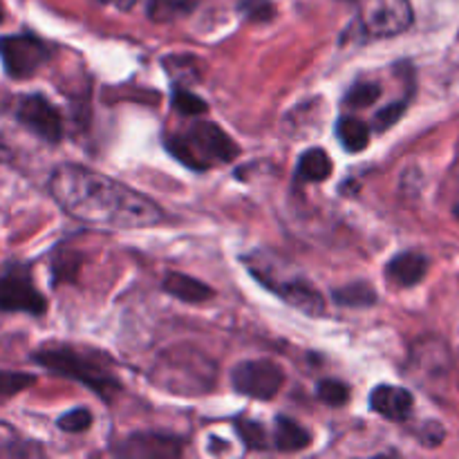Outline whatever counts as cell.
<instances>
[{
    "label": "cell",
    "instance_id": "cell-6",
    "mask_svg": "<svg viewBox=\"0 0 459 459\" xmlns=\"http://www.w3.org/2000/svg\"><path fill=\"white\" fill-rule=\"evenodd\" d=\"M359 21L372 39L399 36L412 25L411 0H361Z\"/></svg>",
    "mask_w": 459,
    "mask_h": 459
},
{
    "label": "cell",
    "instance_id": "cell-23",
    "mask_svg": "<svg viewBox=\"0 0 459 459\" xmlns=\"http://www.w3.org/2000/svg\"><path fill=\"white\" fill-rule=\"evenodd\" d=\"M381 97L379 83H357L348 94H345V106L368 108Z\"/></svg>",
    "mask_w": 459,
    "mask_h": 459
},
{
    "label": "cell",
    "instance_id": "cell-34",
    "mask_svg": "<svg viewBox=\"0 0 459 459\" xmlns=\"http://www.w3.org/2000/svg\"><path fill=\"white\" fill-rule=\"evenodd\" d=\"M455 215H457V218H459V206H457V209H455Z\"/></svg>",
    "mask_w": 459,
    "mask_h": 459
},
{
    "label": "cell",
    "instance_id": "cell-22",
    "mask_svg": "<svg viewBox=\"0 0 459 459\" xmlns=\"http://www.w3.org/2000/svg\"><path fill=\"white\" fill-rule=\"evenodd\" d=\"M173 108L184 117H200L209 110V106H206V103L202 101L197 94L188 92V90H184V88H175Z\"/></svg>",
    "mask_w": 459,
    "mask_h": 459
},
{
    "label": "cell",
    "instance_id": "cell-10",
    "mask_svg": "<svg viewBox=\"0 0 459 459\" xmlns=\"http://www.w3.org/2000/svg\"><path fill=\"white\" fill-rule=\"evenodd\" d=\"M16 117L25 128H30L31 133L39 134L45 142H61V112H58L56 106H54L52 101H48L43 94H27V97H21V101H18L16 106Z\"/></svg>",
    "mask_w": 459,
    "mask_h": 459
},
{
    "label": "cell",
    "instance_id": "cell-31",
    "mask_svg": "<svg viewBox=\"0 0 459 459\" xmlns=\"http://www.w3.org/2000/svg\"><path fill=\"white\" fill-rule=\"evenodd\" d=\"M13 160V148L12 143L7 142L3 133H0V164H7V161Z\"/></svg>",
    "mask_w": 459,
    "mask_h": 459
},
{
    "label": "cell",
    "instance_id": "cell-29",
    "mask_svg": "<svg viewBox=\"0 0 459 459\" xmlns=\"http://www.w3.org/2000/svg\"><path fill=\"white\" fill-rule=\"evenodd\" d=\"M79 255L76 258H72V254H65L63 258H56L54 260V278H56V282H72L74 281L76 272H79Z\"/></svg>",
    "mask_w": 459,
    "mask_h": 459
},
{
    "label": "cell",
    "instance_id": "cell-9",
    "mask_svg": "<svg viewBox=\"0 0 459 459\" xmlns=\"http://www.w3.org/2000/svg\"><path fill=\"white\" fill-rule=\"evenodd\" d=\"M231 381L236 393L251 399H273L281 393L285 375L272 361H245L236 366Z\"/></svg>",
    "mask_w": 459,
    "mask_h": 459
},
{
    "label": "cell",
    "instance_id": "cell-16",
    "mask_svg": "<svg viewBox=\"0 0 459 459\" xmlns=\"http://www.w3.org/2000/svg\"><path fill=\"white\" fill-rule=\"evenodd\" d=\"M332 175V160L323 148H309L299 161L300 182H323Z\"/></svg>",
    "mask_w": 459,
    "mask_h": 459
},
{
    "label": "cell",
    "instance_id": "cell-33",
    "mask_svg": "<svg viewBox=\"0 0 459 459\" xmlns=\"http://www.w3.org/2000/svg\"><path fill=\"white\" fill-rule=\"evenodd\" d=\"M4 21V9H3V0H0V22Z\"/></svg>",
    "mask_w": 459,
    "mask_h": 459
},
{
    "label": "cell",
    "instance_id": "cell-2",
    "mask_svg": "<svg viewBox=\"0 0 459 459\" xmlns=\"http://www.w3.org/2000/svg\"><path fill=\"white\" fill-rule=\"evenodd\" d=\"M175 160L193 170H206L215 164L233 161L240 152L231 137L211 121H195L186 134H175L166 142Z\"/></svg>",
    "mask_w": 459,
    "mask_h": 459
},
{
    "label": "cell",
    "instance_id": "cell-17",
    "mask_svg": "<svg viewBox=\"0 0 459 459\" xmlns=\"http://www.w3.org/2000/svg\"><path fill=\"white\" fill-rule=\"evenodd\" d=\"M202 0H148V18L155 22H173L195 12Z\"/></svg>",
    "mask_w": 459,
    "mask_h": 459
},
{
    "label": "cell",
    "instance_id": "cell-21",
    "mask_svg": "<svg viewBox=\"0 0 459 459\" xmlns=\"http://www.w3.org/2000/svg\"><path fill=\"white\" fill-rule=\"evenodd\" d=\"M238 435L242 437L247 448H254V451H263V448L269 446L267 442V430H264L263 424L254 420H240L236 424Z\"/></svg>",
    "mask_w": 459,
    "mask_h": 459
},
{
    "label": "cell",
    "instance_id": "cell-3",
    "mask_svg": "<svg viewBox=\"0 0 459 459\" xmlns=\"http://www.w3.org/2000/svg\"><path fill=\"white\" fill-rule=\"evenodd\" d=\"M34 361L52 375L81 381L106 402H112L121 390L115 375L94 354L76 352L72 348H48L36 352Z\"/></svg>",
    "mask_w": 459,
    "mask_h": 459
},
{
    "label": "cell",
    "instance_id": "cell-28",
    "mask_svg": "<svg viewBox=\"0 0 459 459\" xmlns=\"http://www.w3.org/2000/svg\"><path fill=\"white\" fill-rule=\"evenodd\" d=\"M242 12L247 13L249 21L263 22L272 21L276 9H273V4L269 3V0H242Z\"/></svg>",
    "mask_w": 459,
    "mask_h": 459
},
{
    "label": "cell",
    "instance_id": "cell-25",
    "mask_svg": "<svg viewBox=\"0 0 459 459\" xmlns=\"http://www.w3.org/2000/svg\"><path fill=\"white\" fill-rule=\"evenodd\" d=\"M34 384L31 375H21V372H0V397H12V394L22 393Z\"/></svg>",
    "mask_w": 459,
    "mask_h": 459
},
{
    "label": "cell",
    "instance_id": "cell-30",
    "mask_svg": "<svg viewBox=\"0 0 459 459\" xmlns=\"http://www.w3.org/2000/svg\"><path fill=\"white\" fill-rule=\"evenodd\" d=\"M444 439V429L437 421H429L424 426V433H421V444H429V446H437Z\"/></svg>",
    "mask_w": 459,
    "mask_h": 459
},
{
    "label": "cell",
    "instance_id": "cell-18",
    "mask_svg": "<svg viewBox=\"0 0 459 459\" xmlns=\"http://www.w3.org/2000/svg\"><path fill=\"white\" fill-rule=\"evenodd\" d=\"M336 134H339V142L343 143L345 151L350 152L366 151L368 143H370V128L361 119H354V117H343L336 124Z\"/></svg>",
    "mask_w": 459,
    "mask_h": 459
},
{
    "label": "cell",
    "instance_id": "cell-11",
    "mask_svg": "<svg viewBox=\"0 0 459 459\" xmlns=\"http://www.w3.org/2000/svg\"><path fill=\"white\" fill-rule=\"evenodd\" d=\"M412 394L399 385H377L370 394V411L390 421H406L412 415Z\"/></svg>",
    "mask_w": 459,
    "mask_h": 459
},
{
    "label": "cell",
    "instance_id": "cell-19",
    "mask_svg": "<svg viewBox=\"0 0 459 459\" xmlns=\"http://www.w3.org/2000/svg\"><path fill=\"white\" fill-rule=\"evenodd\" d=\"M164 67L170 76L175 79V83H195L202 76V61L195 56H179V54H173V56L164 58Z\"/></svg>",
    "mask_w": 459,
    "mask_h": 459
},
{
    "label": "cell",
    "instance_id": "cell-13",
    "mask_svg": "<svg viewBox=\"0 0 459 459\" xmlns=\"http://www.w3.org/2000/svg\"><path fill=\"white\" fill-rule=\"evenodd\" d=\"M121 453L128 457H175L179 455V442L164 435H133L124 442Z\"/></svg>",
    "mask_w": 459,
    "mask_h": 459
},
{
    "label": "cell",
    "instance_id": "cell-1",
    "mask_svg": "<svg viewBox=\"0 0 459 459\" xmlns=\"http://www.w3.org/2000/svg\"><path fill=\"white\" fill-rule=\"evenodd\" d=\"M49 195L70 218L88 227L121 231L155 227L164 220V211L151 197L79 164H61L54 170Z\"/></svg>",
    "mask_w": 459,
    "mask_h": 459
},
{
    "label": "cell",
    "instance_id": "cell-32",
    "mask_svg": "<svg viewBox=\"0 0 459 459\" xmlns=\"http://www.w3.org/2000/svg\"><path fill=\"white\" fill-rule=\"evenodd\" d=\"M99 3H103V4H112V7L124 9V12H128V9H133L134 4H137V0H99Z\"/></svg>",
    "mask_w": 459,
    "mask_h": 459
},
{
    "label": "cell",
    "instance_id": "cell-8",
    "mask_svg": "<svg viewBox=\"0 0 459 459\" xmlns=\"http://www.w3.org/2000/svg\"><path fill=\"white\" fill-rule=\"evenodd\" d=\"M0 312H25L31 316L48 312V300L34 287L27 269L12 267L0 276Z\"/></svg>",
    "mask_w": 459,
    "mask_h": 459
},
{
    "label": "cell",
    "instance_id": "cell-4",
    "mask_svg": "<svg viewBox=\"0 0 459 459\" xmlns=\"http://www.w3.org/2000/svg\"><path fill=\"white\" fill-rule=\"evenodd\" d=\"M155 381H160L169 393L202 394L213 388L215 366L209 359L202 357L197 350H193V352L170 350L157 363Z\"/></svg>",
    "mask_w": 459,
    "mask_h": 459
},
{
    "label": "cell",
    "instance_id": "cell-15",
    "mask_svg": "<svg viewBox=\"0 0 459 459\" xmlns=\"http://www.w3.org/2000/svg\"><path fill=\"white\" fill-rule=\"evenodd\" d=\"M273 444L278 451L294 453L307 448L312 444V435L299 421L290 420V417H278L276 426H273Z\"/></svg>",
    "mask_w": 459,
    "mask_h": 459
},
{
    "label": "cell",
    "instance_id": "cell-12",
    "mask_svg": "<svg viewBox=\"0 0 459 459\" xmlns=\"http://www.w3.org/2000/svg\"><path fill=\"white\" fill-rule=\"evenodd\" d=\"M426 272H429V258L424 254H417V251H403V254L394 255L385 267V276L397 287L420 285Z\"/></svg>",
    "mask_w": 459,
    "mask_h": 459
},
{
    "label": "cell",
    "instance_id": "cell-7",
    "mask_svg": "<svg viewBox=\"0 0 459 459\" xmlns=\"http://www.w3.org/2000/svg\"><path fill=\"white\" fill-rule=\"evenodd\" d=\"M251 273L263 282L264 287L273 291V294L281 296L285 303H290L291 307L300 309L305 312L307 316H323L325 314V300H323L321 291L314 290L307 281L303 278H278L276 273L269 272L263 263L260 267H254L249 264Z\"/></svg>",
    "mask_w": 459,
    "mask_h": 459
},
{
    "label": "cell",
    "instance_id": "cell-26",
    "mask_svg": "<svg viewBox=\"0 0 459 459\" xmlns=\"http://www.w3.org/2000/svg\"><path fill=\"white\" fill-rule=\"evenodd\" d=\"M90 421H92L90 411H85V408H76V411L67 412V415H63L61 420H58V429L65 430V433H83V430L90 426Z\"/></svg>",
    "mask_w": 459,
    "mask_h": 459
},
{
    "label": "cell",
    "instance_id": "cell-20",
    "mask_svg": "<svg viewBox=\"0 0 459 459\" xmlns=\"http://www.w3.org/2000/svg\"><path fill=\"white\" fill-rule=\"evenodd\" d=\"M334 300L343 307H370L377 303V294L370 285L366 282H352L341 290H334Z\"/></svg>",
    "mask_w": 459,
    "mask_h": 459
},
{
    "label": "cell",
    "instance_id": "cell-24",
    "mask_svg": "<svg viewBox=\"0 0 459 459\" xmlns=\"http://www.w3.org/2000/svg\"><path fill=\"white\" fill-rule=\"evenodd\" d=\"M318 399L330 406H343L350 399V388L343 384V381L336 379H325L318 384Z\"/></svg>",
    "mask_w": 459,
    "mask_h": 459
},
{
    "label": "cell",
    "instance_id": "cell-5",
    "mask_svg": "<svg viewBox=\"0 0 459 459\" xmlns=\"http://www.w3.org/2000/svg\"><path fill=\"white\" fill-rule=\"evenodd\" d=\"M49 45L31 34L0 36V58L12 79H30L49 61Z\"/></svg>",
    "mask_w": 459,
    "mask_h": 459
},
{
    "label": "cell",
    "instance_id": "cell-27",
    "mask_svg": "<svg viewBox=\"0 0 459 459\" xmlns=\"http://www.w3.org/2000/svg\"><path fill=\"white\" fill-rule=\"evenodd\" d=\"M406 108H408V99H402V101L393 103V106H388V108H384L381 112H377L375 130L384 133V130H388L390 126L397 124V121L402 119L403 112H406Z\"/></svg>",
    "mask_w": 459,
    "mask_h": 459
},
{
    "label": "cell",
    "instance_id": "cell-14",
    "mask_svg": "<svg viewBox=\"0 0 459 459\" xmlns=\"http://www.w3.org/2000/svg\"><path fill=\"white\" fill-rule=\"evenodd\" d=\"M164 291L182 303H206L209 299H213V290L209 285L197 278L184 276V273H166Z\"/></svg>",
    "mask_w": 459,
    "mask_h": 459
}]
</instances>
